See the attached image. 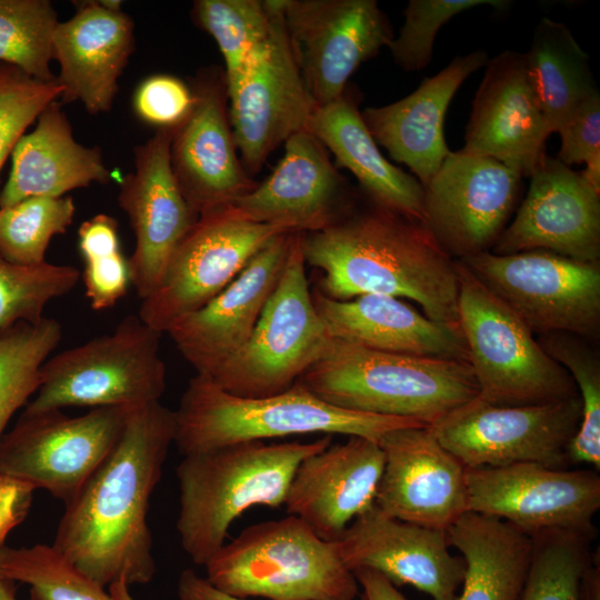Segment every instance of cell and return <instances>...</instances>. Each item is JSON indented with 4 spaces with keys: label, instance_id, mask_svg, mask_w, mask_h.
I'll return each mask as SVG.
<instances>
[{
    "label": "cell",
    "instance_id": "obj_12",
    "mask_svg": "<svg viewBox=\"0 0 600 600\" xmlns=\"http://www.w3.org/2000/svg\"><path fill=\"white\" fill-rule=\"evenodd\" d=\"M133 408L22 413L0 440V474L68 502L119 441Z\"/></svg>",
    "mask_w": 600,
    "mask_h": 600
},
{
    "label": "cell",
    "instance_id": "obj_16",
    "mask_svg": "<svg viewBox=\"0 0 600 600\" xmlns=\"http://www.w3.org/2000/svg\"><path fill=\"white\" fill-rule=\"evenodd\" d=\"M270 2L273 21L267 43L227 89L234 143L250 177L281 143L308 129L316 108L286 33L281 0Z\"/></svg>",
    "mask_w": 600,
    "mask_h": 600
},
{
    "label": "cell",
    "instance_id": "obj_39",
    "mask_svg": "<svg viewBox=\"0 0 600 600\" xmlns=\"http://www.w3.org/2000/svg\"><path fill=\"white\" fill-rule=\"evenodd\" d=\"M58 13L48 0H0V63L54 81L52 39Z\"/></svg>",
    "mask_w": 600,
    "mask_h": 600
},
{
    "label": "cell",
    "instance_id": "obj_6",
    "mask_svg": "<svg viewBox=\"0 0 600 600\" xmlns=\"http://www.w3.org/2000/svg\"><path fill=\"white\" fill-rule=\"evenodd\" d=\"M204 567L212 586L240 599L354 600L359 592L337 541L291 514L249 526Z\"/></svg>",
    "mask_w": 600,
    "mask_h": 600
},
{
    "label": "cell",
    "instance_id": "obj_17",
    "mask_svg": "<svg viewBox=\"0 0 600 600\" xmlns=\"http://www.w3.org/2000/svg\"><path fill=\"white\" fill-rule=\"evenodd\" d=\"M190 88L193 104L186 119L171 129L169 160L183 198L199 217L231 206L257 182L238 156L224 71L203 68Z\"/></svg>",
    "mask_w": 600,
    "mask_h": 600
},
{
    "label": "cell",
    "instance_id": "obj_22",
    "mask_svg": "<svg viewBox=\"0 0 600 600\" xmlns=\"http://www.w3.org/2000/svg\"><path fill=\"white\" fill-rule=\"evenodd\" d=\"M379 444L384 468L374 504L381 511L442 530L468 511L467 469L438 441L430 427L391 430Z\"/></svg>",
    "mask_w": 600,
    "mask_h": 600
},
{
    "label": "cell",
    "instance_id": "obj_52",
    "mask_svg": "<svg viewBox=\"0 0 600 600\" xmlns=\"http://www.w3.org/2000/svg\"><path fill=\"white\" fill-rule=\"evenodd\" d=\"M580 173L596 191L600 192V154L591 158Z\"/></svg>",
    "mask_w": 600,
    "mask_h": 600
},
{
    "label": "cell",
    "instance_id": "obj_29",
    "mask_svg": "<svg viewBox=\"0 0 600 600\" xmlns=\"http://www.w3.org/2000/svg\"><path fill=\"white\" fill-rule=\"evenodd\" d=\"M311 296L333 339L376 351L469 362L460 328L433 321L400 298L367 293L333 300L317 288Z\"/></svg>",
    "mask_w": 600,
    "mask_h": 600
},
{
    "label": "cell",
    "instance_id": "obj_14",
    "mask_svg": "<svg viewBox=\"0 0 600 600\" xmlns=\"http://www.w3.org/2000/svg\"><path fill=\"white\" fill-rule=\"evenodd\" d=\"M286 33L316 107L339 99L358 67L394 38L376 0H281Z\"/></svg>",
    "mask_w": 600,
    "mask_h": 600
},
{
    "label": "cell",
    "instance_id": "obj_1",
    "mask_svg": "<svg viewBox=\"0 0 600 600\" xmlns=\"http://www.w3.org/2000/svg\"><path fill=\"white\" fill-rule=\"evenodd\" d=\"M174 430V412L160 401L133 408L114 448L66 502L51 546L103 587L154 577L148 511Z\"/></svg>",
    "mask_w": 600,
    "mask_h": 600
},
{
    "label": "cell",
    "instance_id": "obj_45",
    "mask_svg": "<svg viewBox=\"0 0 600 600\" xmlns=\"http://www.w3.org/2000/svg\"><path fill=\"white\" fill-rule=\"evenodd\" d=\"M82 261V280L90 307L97 311L114 307L131 284L129 259L119 250Z\"/></svg>",
    "mask_w": 600,
    "mask_h": 600
},
{
    "label": "cell",
    "instance_id": "obj_9",
    "mask_svg": "<svg viewBox=\"0 0 600 600\" xmlns=\"http://www.w3.org/2000/svg\"><path fill=\"white\" fill-rule=\"evenodd\" d=\"M294 232L282 274L246 344L211 377L242 398L283 392L323 358L333 338L319 317Z\"/></svg>",
    "mask_w": 600,
    "mask_h": 600
},
{
    "label": "cell",
    "instance_id": "obj_23",
    "mask_svg": "<svg viewBox=\"0 0 600 600\" xmlns=\"http://www.w3.org/2000/svg\"><path fill=\"white\" fill-rule=\"evenodd\" d=\"M336 541L352 572L371 569L397 588L409 584L432 600H458L466 563L450 553L447 530L399 520L373 504Z\"/></svg>",
    "mask_w": 600,
    "mask_h": 600
},
{
    "label": "cell",
    "instance_id": "obj_15",
    "mask_svg": "<svg viewBox=\"0 0 600 600\" xmlns=\"http://www.w3.org/2000/svg\"><path fill=\"white\" fill-rule=\"evenodd\" d=\"M468 511L494 517L528 536L549 530L596 534L600 477L594 470L534 462L467 469Z\"/></svg>",
    "mask_w": 600,
    "mask_h": 600
},
{
    "label": "cell",
    "instance_id": "obj_48",
    "mask_svg": "<svg viewBox=\"0 0 600 600\" xmlns=\"http://www.w3.org/2000/svg\"><path fill=\"white\" fill-rule=\"evenodd\" d=\"M33 490L24 482L0 474V548L9 531L26 516Z\"/></svg>",
    "mask_w": 600,
    "mask_h": 600
},
{
    "label": "cell",
    "instance_id": "obj_53",
    "mask_svg": "<svg viewBox=\"0 0 600 600\" xmlns=\"http://www.w3.org/2000/svg\"><path fill=\"white\" fill-rule=\"evenodd\" d=\"M0 600H17L12 581H0Z\"/></svg>",
    "mask_w": 600,
    "mask_h": 600
},
{
    "label": "cell",
    "instance_id": "obj_41",
    "mask_svg": "<svg viewBox=\"0 0 600 600\" xmlns=\"http://www.w3.org/2000/svg\"><path fill=\"white\" fill-rule=\"evenodd\" d=\"M80 271L66 264L43 262L23 266L0 256V332L19 322H37L47 304L70 292Z\"/></svg>",
    "mask_w": 600,
    "mask_h": 600
},
{
    "label": "cell",
    "instance_id": "obj_11",
    "mask_svg": "<svg viewBox=\"0 0 600 600\" xmlns=\"http://www.w3.org/2000/svg\"><path fill=\"white\" fill-rule=\"evenodd\" d=\"M581 420L580 397L496 406L478 397L430 426L466 469L534 462L562 469Z\"/></svg>",
    "mask_w": 600,
    "mask_h": 600
},
{
    "label": "cell",
    "instance_id": "obj_3",
    "mask_svg": "<svg viewBox=\"0 0 600 600\" xmlns=\"http://www.w3.org/2000/svg\"><path fill=\"white\" fill-rule=\"evenodd\" d=\"M331 439L326 434L311 442L244 441L183 456L177 467V530L184 552L206 566L244 511L284 504L298 466L328 448Z\"/></svg>",
    "mask_w": 600,
    "mask_h": 600
},
{
    "label": "cell",
    "instance_id": "obj_34",
    "mask_svg": "<svg viewBox=\"0 0 600 600\" xmlns=\"http://www.w3.org/2000/svg\"><path fill=\"white\" fill-rule=\"evenodd\" d=\"M191 17L218 44L227 89L241 79L264 47L273 21L270 0H196Z\"/></svg>",
    "mask_w": 600,
    "mask_h": 600
},
{
    "label": "cell",
    "instance_id": "obj_51",
    "mask_svg": "<svg viewBox=\"0 0 600 600\" xmlns=\"http://www.w3.org/2000/svg\"><path fill=\"white\" fill-rule=\"evenodd\" d=\"M579 600H600L599 556L597 557V560L594 558L592 564L583 574Z\"/></svg>",
    "mask_w": 600,
    "mask_h": 600
},
{
    "label": "cell",
    "instance_id": "obj_37",
    "mask_svg": "<svg viewBox=\"0 0 600 600\" xmlns=\"http://www.w3.org/2000/svg\"><path fill=\"white\" fill-rule=\"evenodd\" d=\"M542 349L572 378L580 400L581 420L567 449L568 462L600 469V362L586 339L568 332L539 334Z\"/></svg>",
    "mask_w": 600,
    "mask_h": 600
},
{
    "label": "cell",
    "instance_id": "obj_49",
    "mask_svg": "<svg viewBox=\"0 0 600 600\" xmlns=\"http://www.w3.org/2000/svg\"><path fill=\"white\" fill-rule=\"evenodd\" d=\"M177 593L179 600H247L217 589L206 577H201L192 569H186L180 573ZM360 600L367 599L362 594Z\"/></svg>",
    "mask_w": 600,
    "mask_h": 600
},
{
    "label": "cell",
    "instance_id": "obj_4",
    "mask_svg": "<svg viewBox=\"0 0 600 600\" xmlns=\"http://www.w3.org/2000/svg\"><path fill=\"white\" fill-rule=\"evenodd\" d=\"M297 382L334 407L429 427L479 396L467 361L376 351L337 339Z\"/></svg>",
    "mask_w": 600,
    "mask_h": 600
},
{
    "label": "cell",
    "instance_id": "obj_20",
    "mask_svg": "<svg viewBox=\"0 0 600 600\" xmlns=\"http://www.w3.org/2000/svg\"><path fill=\"white\" fill-rule=\"evenodd\" d=\"M171 130H156L133 148V171L119 187L118 203L127 214L136 244L129 258L131 284L142 300L159 287L169 260L198 219L170 168Z\"/></svg>",
    "mask_w": 600,
    "mask_h": 600
},
{
    "label": "cell",
    "instance_id": "obj_33",
    "mask_svg": "<svg viewBox=\"0 0 600 600\" xmlns=\"http://www.w3.org/2000/svg\"><path fill=\"white\" fill-rule=\"evenodd\" d=\"M523 58L529 81L552 133L558 132L582 103L599 94L589 56L563 22L542 18Z\"/></svg>",
    "mask_w": 600,
    "mask_h": 600
},
{
    "label": "cell",
    "instance_id": "obj_43",
    "mask_svg": "<svg viewBox=\"0 0 600 600\" xmlns=\"http://www.w3.org/2000/svg\"><path fill=\"white\" fill-rule=\"evenodd\" d=\"M62 91L57 79L40 81L0 63V171L26 129Z\"/></svg>",
    "mask_w": 600,
    "mask_h": 600
},
{
    "label": "cell",
    "instance_id": "obj_30",
    "mask_svg": "<svg viewBox=\"0 0 600 600\" xmlns=\"http://www.w3.org/2000/svg\"><path fill=\"white\" fill-rule=\"evenodd\" d=\"M11 156L12 168L0 192V208L30 197H63L92 182L106 184L112 179L100 148L74 140L58 101L42 110L36 128L19 139Z\"/></svg>",
    "mask_w": 600,
    "mask_h": 600
},
{
    "label": "cell",
    "instance_id": "obj_50",
    "mask_svg": "<svg viewBox=\"0 0 600 600\" xmlns=\"http://www.w3.org/2000/svg\"><path fill=\"white\" fill-rule=\"evenodd\" d=\"M353 574L367 600H407L394 584L374 570L358 569Z\"/></svg>",
    "mask_w": 600,
    "mask_h": 600
},
{
    "label": "cell",
    "instance_id": "obj_42",
    "mask_svg": "<svg viewBox=\"0 0 600 600\" xmlns=\"http://www.w3.org/2000/svg\"><path fill=\"white\" fill-rule=\"evenodd\" d=\"M504 0H410L399 36L389 43L394 62L404 71H419L431 59L439 29L460 12L480 6L506 8Z\"/></svg>",
    "mask_w": 600,
    "mask_h": 600
},
{
    "label": "cell",
    "instance_id": "obj_13",
    "mask_svg": "<svg viewBox=\"0 0 600 600\" xmlns=\"http://www.w3.org/2000/svg\"><path fill=\"white\" fill-rule=\"evenodd\" d=\"M284 228L236 219L222 209L198 217L174 249L156 291L138 316L166 333L172 323L219 294Z\"/></svg>",
    "mask_w": 600,
    "mask_h": 600
},
{
    "label": "cell",
    "instance_id": "obj_7",
    "mask_svg": "<svg viewBox=\"0 0 600 600\" xmlns=\"http://www.w3.org/2000/svg\"><path fill=\"white\" fill-rule=\"evenodd\" d=\"M457 273L459 327L478 398L496 406H523L579 396L570 374L528 326L460 260Z\"/></svg>",
    "mask_w": 600,
    "mask_h": 600
},
{
    "label": "cell",
    "instance_id": "obj_24",
    "mask_svg": "<svg viewBox=\"0 0 600 600\" xmlns=\"http://www.w3.org/2000/svg\"><path fill=\"white\" fill-rule=\"evenodd\" d=\"M528 78L523 53L504 50L486 63L460 150L489 157L530 177L551 134Z\"/></svg>",
    "mask_w": 600,
    "mask_h": 600
},
{
    "label": "cell",
    "instance_id": "obj_54",
    "mask_svg": "<svg viewBox=\"0 0 600 600\" xmlns=\"http://www.w3.org/2000/svg\"><path fill=\"white\" fill-rule=\"evenodd\" d=\"M0 552H1V548H0ZM1 580H3V579H2L1 570H0V581H1Z\"/></svg>",
    "mask_w": 600,
    "mask_h": 600
},
{
    "label": "cell",
    "instance_id": "obj_27",
    "mask_svg": "<svg viewBox=\"0 0 600 600\" xmlns=\"http://www.w3.org/2000/svg\"><path fill=\"white\" fill-rule=\"evenodd\" d=\"M489 58L484 50L456 57L401 100L361 111L369 132L424 187L450 154L443 133L448 107L464 80Z\"/></svg>",
    "mask_w": 600,
    "mask_h": 600
},
{
    "label": "cell",
    "instance_id": "obj_19",
    "mask_svg": "<svg viewBox=\"0 0 600 600\" xmlns=\"http://www.w3.org/2000/svg\"><path fill=\"white\" fill-rule=\"evenodd\" d=\"M283 144L284 154L272 173L222 209L227 214L291 232H313L353 208L356 193L310 131L298 132Z\"/></svg>",
    "mask_w": 600,
    "mask_h": 600
},
{
    "label": "cell",
    "instance_id": "obj_46",
    "mask_svg": "<svg viewBox=\"0 0 600 600\" xmlns=\"http://www.w3.org/2000/svg\"><path fill=\"white\" fill-rule=\"evenodd\" d=\"M557 133L561 146L556 158L568 167L600 154V94L582 103Z\"/></svg>",
    "mask_w": 600,
    "mask_h": 600
},
{
    "label": "cell",
    "instance_id": "obj_28",
    "mask_svg": "<svg viewBox=\"0 0 600 600\" xmlns=\"http://www.w3.org/2000/svg\"><path fill=\"white\" fill-rule=\"evenodd\" d=\"M52 50L62 102L79 101L91 114L108 112L134 51L133 20L122 10L84 1L72 18L58 22Z\"/></svg>",
    "mask_w": 600,
    "mask_h": 600
},
{
    "label": "cell",
    "instance_id": "obj_26",
    "mask_svg": "<svg viewBox=\"0 0 600 600\" xmlns=\"http://www.w3.org/2000/svg\"><path fill=\"white\" fill-rule=\"evenodd\" d=\"M384 468L378 441L350 437L307 457L290 482L284 504L318 537L336 541L376 501Z\"/></svg>",
    "mask_w": 600,
    "mask_h": 600
},
{
    "label": "cell",
    "instance_id": "obj_31",
    "mask_svg": "<svg viewBox=\"0 0 600 600\" xmlns=\"http://www.w3.org/2000/svg\"><path fill=\"white\" fill-rule=\"evenodd\" d=\"M307 130L333 154L337 168L356 177L371 202L424 223L423 187L380 152L351 93L316 107Z\"/></svg>",
    "mask_w": 600,
    "mask_h": 600
},
{
    "label": "cell",
    "instance_id": "obj_35",
    "mask_svg": "<svg viewBox=\"0 0 600 600\" xmlns=\"http://www.w3.org/2000/svg\"><path fill=\"white\" fill-rule=\"evenodd\" d=\"M0 570L3 580L27 584L30 600H133L129 586L114 583L106 592L51 544L2 547Z\"/></svg>",
    "mask_w": 600,
    "mask_h": 600
},
{
    "label": "cell",
    "instance_id": "obj_10",
    "mask_svg": "<svg viewBox=\"0 0 600 600\" xmlns=\"http://www.w3.org/2000/svg\"><path fill=\"white\" fill-rule=\"evenodd\" d=\"M534 333L584 339L600 328V264L548 250L483 251L460 259Z\"/></svg>",
    "mask_w": 600,
    "mask_h": 600
},
{
    "label": "cell",
    "instance_id": "obj_32",
    "mask_svg": "<svg viewBox=\"0 0 600 600\" xmlns=\"http://www.w3.org/2000/svg\"><path fill=\"white\" fill-rule=\"evenodd\" d=\"M450 547L466 563L458 600H520L532 538L504 520L467 511L448 529Z\"/></svg>",
    "mask_w": 600,
    "mask_h": 600
},
{
    "label": "cell",
    "instance_id": "obj_47",
    "mask_svg": "<svg viewBox=\"0 0 600 600\" xmlns=\"http://www.w3.org/2000/svg\"><path fill=\"white\" fill-rule=\"evenodd\" d=\"M78 247L82 259L121 250L116 219L99 213L83 221L78 230Z\"/></svg>",
    "mask_w": 600,
    "mask_h": 600
},
{
    "label": "cell",
    "instance_id": "obj_38",
    "mask_svg": "<svg viewBox=\"0 0 600 600\" xmlns=\"http://www.w3.org/2000/svg\"><path fill=\"white\" fill-rule=\"evenodd\" d=\"M594 534L549 530L531 536L532 557L520 600H579L584 572L596 554Z\"/></svg>",
    "mask_w": 600,
    "mask_h": 600
},
{
    "label": "cell",
    "instance_id": "obj_2",
    "mask_svg": "<svg viewBox=\"0 0 600 600\" xmlns=\"http://www.w3.org/2000/svg\"><path fill=\"white\" fill-rule=\"evenodd\" d=\"M300 246L306 266L321 271L317 289L326 297L407 298L429 319L460 328L457 260L423 222L371 201L356 203L330 226L301 232Z\"/></svg>",
    "mask_w": 600,
    "mask_h": 600
},
{
    "label": "cell",
    "instance_id": "obj_8",
    "mask_svg": "<svg viewBox=\"0 0 600 600\" xmlns=\"http://www.w3.org/2000/svg\"><path fill=\"white\" fill-rule=\"evenodd\" d=\"M162 332L137 314L126 316L107 334L50 356L40 384L23 411L67 407H142L160 401L167 368L160 354Z\"/></svg>",
    "mask_w": 600,
    "mask_h": 600
},
{
    "label": "cell",
    "instance_id": "obj_21",
    "mask_svg": "<svg viewBox=\"0 0 600 600\" xmlns=\"http://www.w3.org/2000/svg\"><path fill=\"white\" fill-rule=\"evenodd\" d=\"M528 193L492 253L548 250L582 262H599L600 192L580 172L546 157L530 176Z\"/></svg>",
    "mask_w": 600,
    "mask_h": 600
},
{
    "label": "cell",
    "instance_id": "obj_44",
    "mask_svg": "<svg viewBox=\"0 0 600 600\" xmlns=\"http://www.w3.org/2000/svg\"><path fill=\"white\" fill-rule=\"evenodd\" d=\"M193 93L176 76L158 73L146 78L137 87L132 106L137 117L157 130H171L189 114Z\"/></svg>",
    "mask_w": 600,
    "mask_h": 600
},
{
    "label": "cell",
    "instance_id": "obj_5",
    "mask_svg": "<svg viewBox=\"0 0 600 600\" xmlns=\"http://www.w3.org/2000/svg\"><path fill=\"white\" fill-rule=\"evenodd\" d=\"M173 412V443L182 456L237 442L309 433L347 434L379 442L394 429L429 427L414 419L334 407L298 382L273 396L242 398L197 373Z\"/></svg>",
    "mask_w": 600,
    "mask_h": 600
},
{
    "label": "cell",
    "instance_id": "obj_25",
    "mask_svg": "<svg viewBox=\"0 0 600 600\" xmlns=\"http://www.w3.org/2000/svg\"><path fill=\"white\" fill-rule=\"evenodd\" d=\"M293 233L271 239L219 294L167 330L197 374L211 377L249 340L282 274Z\"/></svg>",
    "mask_w": 600,
    "mask_h": 600
},
{
    "label": "cell",
    "instance_id": "obj_40",
    "mask_svg": "<svg viewBox=\"0 0 600 600\" xmlns=\"http://www.w3.org/2000/svg\"><path fill=\"white\" fill-rule=\"evenodd\" d=\"M72 197H30L0 208V256L23 266L46 262L51 239L73 221Z\"/></svg>",
    "mask_w": 600,
    "mask_h": 600
},
{
    "label": "cell",
    "instance_id": "obj_18",
    "mask_svg": "<svg viewBox=\"0 0 600 600\" xmlns=\"http://www.w3.org/2000/svg\"><path fill=\"white\" fill-rule=\"evenodd\" d=\"M522 176L489 157L450 152L423 187L424 224L456 260L489 251L506 228Z\"/></svg>",
    "mask_w": 600,
    "mask_h": 600
},
{
    "label": "cell",
    "instance_id": "obj_36",
    "mask_svg": "<svg viewBox=\"0 0 600 600\" xmlns=\"http://www.w3.org/2000/svg\"><path fill=\"white\" fill-rule=\"evenodd\" d=\"M62 337L60 323L43 317L0 332V440L13 413L40 384V369Z\"/></svg>",
    "mask_w": 600,
    "mask_h": 600
}]
</instances>
